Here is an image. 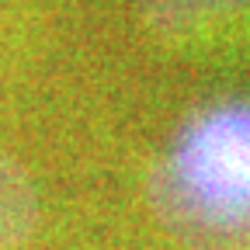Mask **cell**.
<instances>
[{
  "label": "cell",
  "mask_w": 250,
  "mask_h": 250,
  "mask_svg": "<svg viewBox=\"0 0 250 250\" xmlns=\"http://www.w3.org/2000/svg\"><path fill=\"white\" fill-rule=\"evenodd\" d=\"M149 202L160 223L191 250H250V198L205 188L167 164L149 177Z\"/></svg>",
  "instance_id": "cell-1"
},
{
  "label": "cell",
  "mask_w": 250,
  "mask_h": 250,
  "mask_svg": "<svg viewBox=\"0 0 250 250\" xmlns=\"http://www.w3.org/2000/svg\"><path fill=\"white\" fill-rule=\"evenodd\" d=\"M177 167L205 188L250 198V111L233 108L205 118Z\"/></svg>",
  "instance_id": "cell-2"
},
{
  "label": "cell",
  "mask_w": 250,
  "mask_h": 250,
  "mask_svg": "<svg viewBox=\"0 0 250 250\" xmlns=\"http://www.w3.org/2000/svg\"><path fill=\"white\" fill-rule=\"evenodd\" d=\"M146 24L177 45H233L250 21V0H139Z\"/></svg>",
  "instance_id": "cell-3"
},
{
  "label": "cell",
  "mask_w": 250,
  "mask_h": 250,
  "mask_svg": "<svg viewBox=\"0 0 250 250\" xmlns=\"http://www.w3.org/2000/svg\"><path fill=\"white\" fill-rule=\"evenodd\" d=\"M39 223V195L31 177L0 153V250L21 247Z\"/></svg>",
  "instance_id": "cell-4"
}]
</instances>
